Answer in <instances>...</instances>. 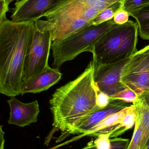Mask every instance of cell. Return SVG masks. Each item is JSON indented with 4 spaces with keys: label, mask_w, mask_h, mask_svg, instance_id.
<instances>
[{
    "label": "cell",
    "mask_w": 149,
    "mask_h": 149,
    "mask_svg": "<svg viewBox=\"0 0 149 149\" xmlns=\"http://www.w3.org/2000/svg\"><path fill=\"white\" fill-rule=\"evenodd\" d=\"M94 65L92 59L79 76L58 88L52 95L49 103L53 128L45 143L50 142L55 131L64 133L62 141L79 123L101 109L96 104L99 90L94 79Z\"/></svg>",
    "instance_id": "6da1fadb"
},
{
    "label": "cell",
    "mask_w": 149,
    "mask_h": 149,
    "mask_svg": "<svg viewBox=\"0 0 149 149\" xmlns=\"http://www.w3.org/2000/svg\"><path fill=\"white\" fill-rule=\"evenodd\" d=\"M35 22L0 21V93L8 97L21 95L24 65Z\"/></svg>",
    "instance_id": "7a4b0ae2"
},
{
    "label": "cell",
    "mask_w": 149,
    "mask_h": 149,
    "mask_svg": "<svg viewBox=\"0 0 149 149\" xmlns=\"http://www.w3.org/2000/svg\"><path fill=\"white\" fill-rule=\"evenodd\" d=\"M138 32L137 23L134 21L117 24L95 43L92 53L93 59L97 63L104 64L131 57L137 51Z\"/></svg>",
    "instance_id": "3957f363"
},
{
    "label": "cell",
    "mask_w": 149,
    "mask_h": 149,
    "mask_svg": "<svg viewBox=\"0 0 149 149\" xmlns=\"http://www.w3.org/2000/svg\"><path fill=\"white\" fill-rule=\"evenodd\" d=\"M116 25L112 19L98 25H91L63 40L52 42L53 68L59 70L64 63L73 60L83 52L92 53L98 40Z\"/></svg>",
    "instance_id": "277c9868"
},
{
    "label": "cell",
    "mask_w": 149,
    "mask_h": 149,
    "mask_svg": "<svg viewBox=\"0 0 149 149\" xmlns=\"http://www.w3.org/2000/svg\"><path fill=\"white\" fill-rule=\"evenodd\" d=\"M52 44L51 30L48 21L40 19L36 21L27 45L23 83L40 74L49 66Z\"/></svg>",
    "instance_id": "5b68a950"
},
{
    "label": "cell",
    "mask_w": 149,
    "mask_h": 149,
    "mask_svg": "<svg viewBox=\"0 0 149 149\" xmlns=\"http://www.w3.org/2000/svg\"><path fill=\"white\" fill-rule=\"evenodd\" d=\"M121 81L138 95L149 92V45L131 57L123 69Z\"/></svg>",
    "instance_id": "8992f818"
},
{
    "label": "cell",
    "mask_w": 149,
    "mask_h": 149,
    "mask_svg": "<svg viewBox=\"0 0 149 149\" xmlns=\"http://www.w3.org/2000/svg\"><path fill=\"white\" fill-rule=\"evenodd\" d=\"M130 58L116 63L104 64L97 63L94 60V79L100 91L110 96L126 88L121 81V77Z\"/></svg>",
    "instance_id": "52a82bcc"
},
{
    "label": "cell",
    "mask_w": 149,
    "mask_h": 149,
    "mask_svg": "<svg viewBox=\"0 0 149 149\" xmlns=\"http://www.w3.org/2000/svg\"><path fill=\"white\" fill-rule=\"evenodd\" d=\"M65 0H21L15 4L11 21L35 22L50 13Z\"/></svg>",
    "instance_id": "ba28073f"
},
{
    "label": "cell",
    "mask_w": 149,
    "mask_h": 149,
    "mask_svg": "<svg viewBox=\"0 0 149 149\" xmlns=\"http://www.w3.org/2000/svg\"><path fill=\"white\" fill-rule=\"evenodd\" d=\"M45 17L51 30L52 42L63 40L93 25L92 22L69 15H48Z\"/></svg>",
    "instance_id": "9c48e42d"
},
{
    "label": "cell",
    "mask_w": 149,
    "mask_h": 149,
    "mask_svg": "<svg viewBox=\"0 0 149 149\" xmlns=\"http://www.w3.org/2000/svg\"><path fill=\"white\" fill-rule=\"evenodd\" d=\"M7 102L10 109L9 124L24 127L36 122L40 112L37 100L24 103L12 96Z\"/></svg>",
    "instance_id": "30bf717a"
},
{
    "label": "cell",
    "mask_w": 149,
    "mask_h": 149,
    "mask_svg": "<svg viewBox=\"0 0 149 149\" xmlns=\"http://www.w3.org/2000/svg\"><path fill=\"white\" fill-rule=\"evenodd\" d=\"M131 105L130 103L123 101L110 100V103L106 107L97 110L79 123L66 135L85 134L108 116Z\"/></svg>",
    "instance_id": "8fae6325"
},
{
    "label": "cell",
    "mask_w": 149,
    "mask_h": 149,
    "mask_svg": "<svg viewBox=\"0 0 149 149\" xmlns=\"http://www.w3.org/2000/svg\"><path fill=\"white\" fill-rule=\"evenodd\" d=\"M62 76V74L59 69L49 66L40 74L22 83L21 95L26 93H38L46 91L57 83Z\"/></svg>",
    "instance_id": "7c38bea8"
},
{
    "label": "cell",
    "mask_w": 149,
    "mask_h": 149,
    "mask_svg": "<svg viewBox=\"0 0 149 149\" xmlns=\"http://www.w3.org/2000/svg\"><path fill=\"white\" fill-rule=\"evenodd\" d=\"M136 114V122L142 129L143 136L141 149H145L149 137V92H143L133 103Z\"/></svg>",
    "instance_id": "4fadbf2b"
},
{
    "label": "cell",
    "mask_w": 149,
    "mask_h": 149,
    "mask_svg": "<svg viewBox=\"0 0 149 149\" xmlns=\"http://www.w3.org/2000/svg\"><path fill=\"white\" fill-rule=\"evenodd\" d=\"M129 107L108 116L99 124L92 128L88 132L80 135L78 137H75L74 139L70 141V142L84 136H93L96 137L101 134L108 133H112V134L119 127L122 117L127 113Z\"/></svg>",
    "instance_id": "5bb4252c"
},
{
    "label": "cell",
    "mask_w": 149,
    "mask_h": 149,
    "mask_svg": "<svg viewBox=\"0 0 149 149\" xmlns=\"http://www.w3.org/2000/svg\"><path fill=\"white\" fill-rule=\"evenodd\" d=\"M112 133L101 134L96 136L95 140L88 142L81 149H127L129 145V139L121 137L110 138Z\"/></svg>",
    "instance_id": "9a60e30c"
},
{
    "label": "cell",
    "mask_w": 149,
    "mask_h": 149,
    "mask_svg": "<svg viewBox=\"0 0 149 149\" xmlns=\"http://www.w3.org/2000/svg\"><path fill=\"white\" fill-rule=\"evenodd\" d=\"M129 15L136 20L141 37L149 40V4L133 11Z\"/></svg>",
    "instance_id": "2e32d148"
},
{
    "label": "cell",
    "mask_w": 149,
    "mask_h": 149,
    "mask_svg": "<svg viewBox=\"0 0 149 149\" xmlns=\"http://www.w3.org/2000/svg\"><path fill=\"white\" fill-rule=\"evenodd\" d=\"M136 114L133 104L129 107L127 113L122 117L121 121L116 130L112 133L110 138H115L124 134L135 124Z\"/></svg>",
    "instance_id": "e0dca14e"
},
{
    "label": "cell",
    "mask_w": 149,
    "mask_h": 149,
    "mask_svg": "<svg viewBox=\"0 0 149 149\" xmlns=\"http://www.w3.org/2000/svg\"><path fill=\"white\" fill-rule=\"evenodd\" d=\"M122 3L116 2L103 10L93 21V25H98L112 20L119 10L122 8Z\"/></svg>",
    "instance_id": "ac0fdd59"
},
{
    "label": "cell",
    "mask_w": 149,
    "mask_h": 149,
    "mask_svg": "<svg viewBox=\"0 0 149 149\" xmlns=\"http://www.w3.org/2000/svg\"><path fill=\"white\" fill-rule=\"evenodd\" d=\"M87 8H93L102 11L112 4L125 0H77Z\"/></svg>",
    "instance_id": "d6986e66"
},
{
    "label": "cell",
    "mask_w": 149,
    "mask_h": 149,
    "mask_svg": "<svg viewBox=\"0 0 149 149\" xmlns=\"http://www.w3.org/2000/svg\"><path fill=\"white\" fill-rule=\"evenodd\" d=\"M139 95L134 91L128 88H126L118 93L109 96L110 100L123 101L128 103L134 102L138 99Z\"/></svg>",
    "instance_id": "ffe728a7"
},
{
    "label": "cell",
    "mask_w": 149,
    "mask_h": 149,
    "mask_svg": "<svg viewBox=\"0 0 149 149\" xmlns=\"http://www.w3.org/2000/svg\"><path fill=\"white\" fill-rule=\"evenodd\" d=\"M143 133L140 124L135 122L132 139L127 149H141Z\"/></svg>",
    "instance_id": "44dd1931"
},
{
    "label": "cell",
    "mask_w": 149,
    "mask_h": 149,
    "mask_svg": "<svg viewBox=\"0 0 149 149\" xmlns=\"http://www.w3.org/2000/svg\"><path fill=\"white\" fill-rule=\"evenodd\" d=\"M149 4V0H125L122 2V8L129 14Z\"/></svg>",
    "instance_id": "7402d4cb"
},
{
    "label": "cell",
    "mask_w": 149,
    "mask_h": 149,
    "mask_svg": "<svg viewBox=\"0 0 149 149\" xmlns=\"http://www.w3.org/2000/svg\"><path fill=\"white\" fill-rule=\"evenodd\" d=\"M129 13L127 11L122 8L115 13L113 18V21L118 25H122L129 21Z\"/></svg>",
    "instance_id": "603a6c76"
},
{
    "label": "cell",
    "mask_w": 149,
    "mask_h": 149,
    "mask_svg": "<svg viewBox=\"0 0 149 149\" xmlns=\"http://www.w3.org/2000/svg\"><path fill=\"white\" fill-rule=\"evenodd\" d=\"M110 102L109 95L99 90L96 99L97 107L100 109L106 107Z\"/></svg>",
    "instance_id": "cb8c5ba5"
},
{
    "label": "cell",
    "mask_w": 149,
    "mask_h": 149,
    "mask_svg": "<svg viewBox=\"0 0 149 149\" xmlns=\"http://www.w3.org/2000/svg\"><path fill=\"white\" fill-rule=\"evenodd\" d=\"M10 3L9 0H0V21L7 19L6 14L9 10Z\"/></svg>",
    "instance_id": "d4e9b609"
},
{
    "label": "cell",
    "mask_w": 149,
    "mask_h": 149,
    "mask_svg": "<svg viewBox=\"0 0 149 149\" xmlns=\"http://www.w3.org/2000/svg\"><path fill=\"white\" fill-rule=\"evenodd\" d=\"M2 125L0 127V141H1V148L0 149H4V132L2 130Z\"/></svg>",
    "instance_id": "484cf974"
},
{
    "label": "cell",
    "mask_w": 149,
    "mask_h": 149,
    "mask_svg": "<svg viewBox=\"0 0 149 149\" xmlns=\"http://www.w3.org/2000/svg\"><path fill=\"white\" fill-rule=\"evenodd\" d=\"M144 149H149V137L148 141H147V143H146V146H145Z\"/></svg>",
    "instance_id": "4316f807"
},
{
    "label": "cell",
    "mask_w": 149,
    "mask_h": 149,
    "mask_svg": "<svg viewBox=\"0 0 149 149\" xmlns=\"http://www.w3.org/2000/svg\"><path fill=\"white\" fill-rule=\"evenodd\" d=\"M9 1H10L11 2H12V1H15V0H9Z\"/></svg>",
    "instance_id": "83f0119b"
}]
</instances>
